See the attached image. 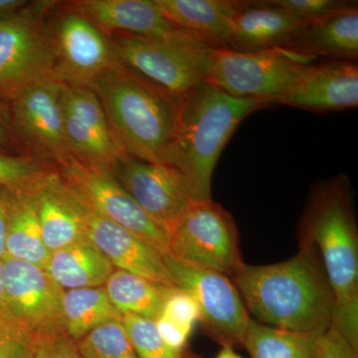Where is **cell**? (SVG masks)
Segmentation results:
<instances>
[{
	"label": "cell",
	"mask_w": 358,
	"mask_h": 358,
	"mask_svg": "<svg viewBox=\"0 0 358 358\" xmlns=\"http://www.w3.org/2000/svg\"><path fill=\"white\" fill-rule=\"evenodd\" d=\"M300 243V251L288 260L265 266L244 263L231 278L259 324L322 336L333 327V294L317 249Z\"/></svg>",
	"instance_id": "1"
},
{
	"label": "cell",
	"mask_w": 358,
	"mask_h": 358,
	"mask_svg": "<svg viewBox=\"0 0 358 358\" xmlns=\"http://www.w3.org/2000/svg\"><path fill=\"white\" fill-rule=\"evenodd\" d=\"M300 241L317 249L333 294V327L358 352V233L345 176L313 188L301 220Z\"/></svg>",
	"instance_id": "2"
},
{
	"label": "cell",
	"mask_w": 358,
	"mask_h": 358,
	"mask_svg": "<svg viewBox=\"0 0 358 358\" xmlns=\"http://www.w3.org/2000/svg\"><path fill=\"white\" fill-rule=\"evenodd\" d=\"M267 107V102L236 98L206 81L180 96L166 164L182 173L193 199H212V176L224 148L247 115Z\"/></svg>",
	"instance_id": "3"
},
{
	"label": "cell",
	"mask_w": 358,
	"mask_h": 358,
	"mask_svg": "<svg viewBox=\"0 0 358 358\" xmlns=\"http://www.w3.org/2000/svg\"><path fill=\"white\" fill-rule=\"evenodd\" d=\"M102 103L117 145L124 155L166 162L179 98L122 62L90 87Z\"/></svg>",
	"instance_id": "4"
},
{
	"label": "cell",
	"mask_w": 358,
	"mask_h": 358,
	"mask_svg": "<svg viewBox=\"0 0 358 358\" xmlns=\"http://www.w3.org/2000/svg\"><path fill=\"white\" fill-rule=\"evenodd\" d=\"M313 59L287 49L255 52L213 49L206 82L236 98L275 105Z\"/></svg>",
	"instance_id": "5"
},
{
	"label": "cell",
	"mask_w": 358,
	"mask_h": 358,
	"mask_svg": "<svg viewBox=\"0 0 358 358\" xmlns=\"http://www.w3.org/2000/svg\"><path fill=\"white\" fill-rule=\"evenodd\" d=\"M169 256L232 277L243 265L232 215L213 200H194L169 230Z\"/></svg>",
	"instance_id": "6"
},
{
	"label": "cell",
	"mask_w": 358,
	"mask_h": 358,
	"mask_svg": "<svg viewBox=\"0 0 358 358\" xmlns=\"http://www.w3.org/2000/svg\"><path fill=\"white\" fill-rule=\"evenodd\" d=\"M57 3L28 2L17 13L0 20V96L52 77L50 14Z\"/></svg>",
	"instance_id": "7"
},
{
	"label": "cell",
	"mask_w": 358,
	"mask_h": 358,
	"mask_svg": "<svg viewBox=\"0 0 358 358\" xmlns=\"http://www.w3.org/2000/svg\"><path fill=\"white\" fill-rule=\"evenodd\" d=\"M112 40L122 64L181 96L207 80L213 48L194 38L160 39L115 34Z\"/></svg>",
	"instance_id": "8"
},
{
	"label": "cell",
	"mask_w": 358,
	"mask_h": 358,
	"mask_svg": "<svg viewBox=\"0 0 358 358\" xmlns=\"http://www.w3.org/2000/svg\"><path fill=\"white\" fill-rule=\"evenodd\" d=\"M14 141L36 159L60 166L72 155L66 140L62 84L45 77L10 95L0 96Z\"/></svg>",
	"instance_id": "9"
},
{
	"label": "cell",
	"mask_w": 358,
	"mask_h": 358,
	"mask_svg": "<svg viewBox=\"0 0 358 358\" xmlns=\"http://www.w3.org/2000/svg\"><path fill=\"white\" fill-rule=\"evenodd\" d=\"M50 18L52 77L71 86L91 87L121 61L110 37L81 14L65 6Z\"/></svg>",
	"instance_id": "10"
},
{
	"label": "cell",
	"mask_w": 358,
	"mask_h": 358,
	"mask_svg": "<svg viewBox=\"0 0 358 358\" xmlns=\"http://www.w3.org/2000/svg\"><path fill=\"white\" fill-rule=\"evenodd\" d=\"M57 169L78 199L92 211L169 255L167 231L134 201L112 173L88 169L73 157Z\"/></svg>",
	"instance_id": "11"
},
{
	"label": "cell",
	"mask_w": 358,
	"mask_h": 358,
	"mask_svg": "<svg viewBox=\"0 0 358 358\" xmlns=\"http://www.w3.org/2000/svg\"><path fill=\"white\" fill-rule=\"evenodd\" d=\"M176 288L192 294L200 322L224 345H242L251 322L241 296L227 275L185 265L164 255Z\"/></svg>",
	"instance_id": "12"
},
{
	"label": "cell",
	"mask_w": 358,
	"mask_h": 358,
	"mask_svg": "<svg viewBox=\"0 0 358 358\" xmlns=\"http://www.w3.org/2000/svg\"><path fill=\"white\" fill-rule=\"evenodd\" d=\"M3 267L6 307L11 320L37 338L65 333V289L45 268L33 264L6 257Z\"/></svg>",
	"instance_id": "13"
},
{
	"label": "cell",
	"mask_w": 358,
	"mask_h": 358,
	"mask_svg": "<svg viewBox=\"0 0 358 358\" xmlns=\"http://www.w3.org/2000/svg\"><path fill=\"white\" fill-rule=\"evenodd\" d=\"M113 176L167 233L194 201L185 176L166 162H143L121 155Z\"/></svg>",
	"instance_id": "14"
},
{
	"label": "cell",
	"mask_w": 358,
	"mask_h": 358,
	"mask_svg": "<svg viewBox=\"0 0 358 358\" xmlns=\"http://www.w3.org/2000/svg\"><path fill=\"white\" fill-rule=\"evenodd\" d=\"M62 106L66 140L73 159L88 169L113 174L117 157L124 154L95 92L89 87L62 84Z\"/></svg>",
	"instance_id": "15"
},
{
	"label": "cell",
	"mask_w": 358,
	"mask_h": 358,
	"mask_svg": "<svg viewBox=\"0 0 358 358\" xmlns=\"http://www.w3.org/2000/svg\"><path fill=\"white\" fill-rule=\"evenodd\" d=\"M275 105L327 114L358 106L357 61L324 60L310 63Z\"/></svg>",
	"instance_id": "16"
},
{
	"label": "cell",
	"mask_w": 358,
	"mask_h": 358,
	"mask_svg": "<svg viewBox=\"0 0 358 358\" xmlns=\"http://www.w3.org/2000/svg\"><path fill=\"white\" fill-rule=\"evenodd\" d=\"M80 202L85 236L107 257L113 267L157 284L176 287L164 254L131 231L92 211L81 200Z\"/></svg>",
	"instance_id": "17"
},
{
	"label": "cell",
	"mask_w": 358,
	"mask_h": 358,
	"mask_svg": "<svg viewBox=\"0 0 358 358\" xmlns=\"http://www.w3.org/2000/svg\"><path fill=\"white\" fill-rule=\"evenodd\" d=\"M66 6L108 36L128 34L150 38L196 39L167 20L154 0H75Z\"/></svg>",
	"instance_id": "18"
},
{
	"label": "cell",
	"mask_w": 358,
	"mask_h": 358,
	"mask_svg": "<svg viewBox=\"0 0 358 358\" xmlns=\"http://www.w3.org/2000/svg\"><path fill=\"white\" fill-rule=\"evenodd\" d=\"M42 238L49 252L85 236L82 204L57 167H50L29 185Z\"/></svg>",
	"instance_id": "19"
},
{
	"label": "cell",
	"mask_w": 358,
	"mask_h": 358,
	"mask_svg": "<svg viewBox=\"0 0 358 358\" xmlns=\"http://www.w3.org/2000/svg\"><path fill=\"white\" fill-rule=\"evenodd\" d=\"M303 25L273 0L239 1L231 21L228 49L237 52L286 49Z\"/></svg>",
	"instance_id": "20"
},
{
	"label": "cell",
	"mask_w": 358,
	"mask_h": 358,
	"mask_svg": "<svg viewBox=\"0 0 358 358\" xmlns=\"http://www.w3.org/2000/svg\"><path fill=\"white\" fill-rule=\"evenodd\" d=\"M162 13L183 31L213 49H228L238 0H154Z\"/></svg>",
	"instance_id": "21"
},
{
	"label": "cell",
	"mask_w": 358,
	"mask_h": 358,
	"mask_svg": "<svg viewBox=\"0 0 358 358\" xmlns=\"http://www.w3.org/2000/svg\"><path fill=\"white\" fill-rule=\"evenodd\" d=\"M286 49L313 60L357 61L358 6L303 25Z\"/></svg>",
	"instance_id": "22"
},
{
	"label": "cell",
	"mask_w": 358,
	"mask_h": 358,
	"mask_svg": "<svg viewBox=\"0 0 358 358\" xmlns=\"http://www.w3.org/2000/svg\"><path fill=\"white\" fill-rule=\"evenodd\" d=\"M45 270L64 289L103 287L115 268L88 238L83 236L51 252Z\"/></svg>",
	"instance_id": "23"
},
{
	"label": "cell",
	"mask_w": 358,
	"mask_h": 358,
	"mask_svg": "<svg viewBox=\"0 0 358 358\" xmlns=\"http://www.w3.org/2000/svg\"><path fill=\"white\" fill-rule=\"evenodd\" d=\"M10 190L6 240V257L45 268L51 253L45 246L42 238L29 185Z\"/></svg>",
	"instance_id": "24"
},
{
	"label": "cell",
	"mask_w": 358,
	"mask_h": 358,
	"mask_svg": "<svg viewBox=\"0 0 358 358\" xmlns=\"http://www.w3.org/2000/svg\"><path fill=\"white\" fill-rule=\"evenodd\" d=\"M174 288L176 287L157 284L119 268H115L105 285L110 301L122 315H138L152 320L159 317Z\"/></svg>",
	"instance_id": "25"
},
{
	"label": "cell",
	"mask_w": 358,
	"mask_h": 358,
	"mask_svg": "<svg viewBox=\"0 0 358 358\" xmlns=\"http://www.w3.org/2000/svg\"><path fill=\"white\" fill-rule=\"evenodd\" d=\"M62 310L65 334L75 341L96 327L122 317L110 301L105 286L65 289Z\"/></svg>",
	"instance_id": "26"
},
{
	"label": "cell",
	"mask_w": 358,
	"mask_h": 358,
	"mask_svg": "<svg viewBox=\"0 0 358 358\" xmlns=\"http://www.w3.org/2000/svg\"><path fill=\"white\" fill-rule=\"evenodd\" d=\"M320 338L289 333L252 319L242 345L251 358H317Z\"/></svg>",
	"instance_id": "27"
},
{
	"label": "cell",
	"mask_w": 358,
	"mask_h": 358,
	"mask_svg": "<svg viewBox=\"0 0 358 358\" xmlns=\"http://www.w3.org/2000/svg\"><path fill=\"white\" fill-rule=\"evenodd\" d=\"M76 343L82 358H140L122 319L96 327Z\"/></svg>",
	"instance_id": "28"
},
{
	"label": "cell",
	"mask_w": 358,
	"mask_h": 358,
	"mask_svg": "<svg viewBox=\"0 0 358 358\" xmlns=\"http://www.w3.org/2000/svg\"><path fill=\"white\" fill-rule=\"evenodd\" d=\"M122 322L136 355L140 358H190L183 350L166 345L159 333L155 320L124 315Z\"/></svg>",
	"instance_id": "29"
},
{
	"label": "cell",
	"mask_w": 358,
	"mask_h": 358,
	"mask_svg": "<svg viewBox=\"0 0 358 358\" xmlns=\"http://www.w3.org/2000/svg\"><path fill=\"white\" fill-rule=\"evenodd\" d=\"M50 167L33 157L0 152V186L10 189L27 187Z\"/></svg>",
	"instance_id": "30"
},
{
	"label": "cell",
	"mask_w": 358,
	"mask_h": 358,
	"mask_svg": "<svg viewBox=\"0 0 358 358\" xmlns=\"http://www.w3.org/2000/svg\"><path fill=\"white\" fill-rule=\"evenodd\" d=\"M273 2L303 24L357 6V1L345 0H273Z\"/></svg>",
	"instance_id": "31"
},
{
	"label": "cell",
	"mask_w": 358,
	"mask_h": 358,
	"mask_svg": "<svg viewBox=\"0 0 358 358\" xmlns=\"http://www.w3.org/2000/svg\"><path fill=\"white\" fill-rule=\"evenodd\" d=\"M37 338L20 324L0 320V358H32Z\"/></svg>",
	"instance_id": "32"
},
{
	"label": "cell",
	"mask_w": 358,
	"mask_h": 358,
	"mask_svg": "<svg viewBox=\"0 0 358 358\" xmlns=\"http://www.w3.org/2000/svg\"><path fill=\"white\" fill-rule=\"evenodd\" d=\"M160 315L171 320L189 334L192 333L193 327L200 320L196 301L192 294L178 288L173 289L169 294Z\"/></svg>",
	"instance_id": "33"
},
{
	"label": "cell",
	"mask_w": 358,
	"mask_h": 358,
	"mask_svg": "<svg viewBox=\"0 0 358 358\" xmlns=\"http://www.w3.org/2000/svg\"><path fill=\"white\" fill-rule=\"evenodd\" d=\"M32 358H82L76 341L65 333L40 336Z\"/></svg>",
	"instance_id": "34"
},
{
	"label": "cell",
	"mask_w": 358,
	"mask_h": 358,
	"mask_svg": "<svg viewBox=\"0 0 358 358\" xmlns=\"http://www.w3.org/2000/svg\"><path fill=\"white\" fill-rule=\"evenodd\" d=\"M357 352L331 327L320 338L317 358H358Z\"/></svg>",
	"instance_id": "35"
},
{
	"label": "cell",
	"mask_w": 358,
	"mask_h": 358,
	"mask_svg": "<svg viewBox=\"0 0 358 358\" xmlns=\"http://www.w3.org/2000/svg\"><path fill=\"white\" fill-rule=\"evenodd\" d=\"M155 322L160 336L166 341V345L174 350H183L190 334L162 315H159Z\"/></svg>",
	"instance_id": "36"
},
{
	"label": "cell",
	"mask_w": 358,
	"mask_h": 358,
	"mask_svg": "<svg viewBox=\"0 0 358 358\" xmlns=\"http://www.w3.org/2000/svg\"><path fill=\"white\" fill-rule=\"evenodd\" d=\"M10 197V188L0 186V259L6 257V240Z\"/></svg>",
	"instance_id": "37"
},
{
	"label": "cell",
	"mask_w": 358,
	"mask_h": 358,
	"mask_svg": "<svg viewBox=\"0 0 358 358\" xmlns=\"http://www.w3.org/2000/svg\"><path fill=\"white\" fill-rule=\"evenodd\" d=\"M13 145H15V141H14L13 134L7 124L3 103L0 99V152L10 154Z\"/></svg>",
	"instance_id": "38"
},
{
	"label": "cell",
	"mask_w": 358,
	"mask_h": 358,
	"mask_svg": "<svg viewBox=\"0 0 358 358\" xmlns=\"http://www.w3.org/2000/svg\"><path fill=\"white\" fill-rule=\"evenodd\" d=\"M27 4L23 0H0V20L10 17Z\"/></svg>",
	"instance_id": "39"
},
{
	"label": "cell",
	"mask_w": 358,
	"mask_h": 358,
	"mask_svg": "<svg viewBox=\"0 0 358 358\" xmlns=\"http://www.w3.org/2000/svg\"><path fill=\"white\" fill-rule=\"evenodd\" d=\"M0 320L13 322L10 317H9L8 310H7L6 307L3 259H0Z\"/></svg>",
	"instance_id": "40"
},
{
	"label": "cell",
	"mask_w": 358,
	"mask_h": 358,
	"mask_svg": "<svg viewBox=\"0 0 358 358\" xmlns=\"http://www.w3.org/2000/svg\"><path fill=\"white\" fill-rule=\"evenodd\" d=\"M216 358H243L233 350L232 346L224 345Z\"/></svg>",
	"instance_id": "41"
}]
</instances>
